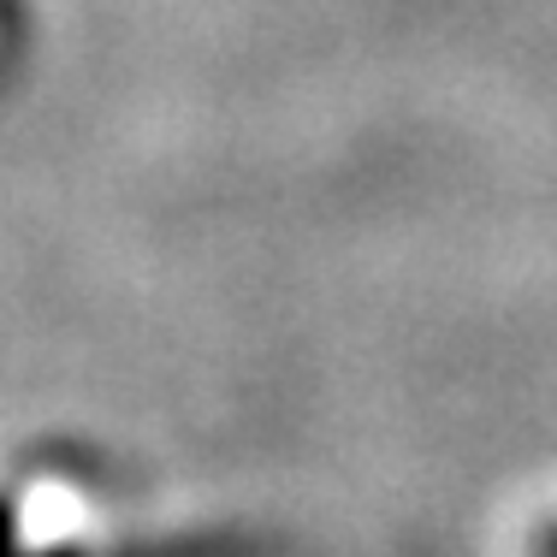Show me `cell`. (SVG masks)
I'll return each instance as SVG.
<instances>
[{
    "label": "cell",
    "instance_id": "2",
    "mask_svg": "<svg viewBox=\"0 0 557 557\" xmlns=\"http://www.w3.org/2000/svg\"><path fill=\"white\" fill-rule=\"evenodd\" d=\"M546 557H557V534H552V546H546Z\"/></svg>",
    "mask_w": 557,
    "mask_h": 557
},
{
    "label": "cell",
    "instance_id": "1",
    "mask_svg": "<svg viewBox=\"0 0 557 557\" xmlns=\"http://www.w3.org/2000/svg\"><path fill=\"white\" fill-rule=\"evenodd\" d=\"M0 557H7V522H0Z\"/></svg>",
    "mask_w": 557,
    "mask_h": 557
}]
</instances>
